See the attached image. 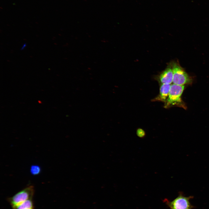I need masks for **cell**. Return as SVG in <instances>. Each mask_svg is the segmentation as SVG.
Wrapping results in <instances>:
<instances>
[{
	"label": "cell",
	"instance_id": "7a4b0ae2",
	"mask_svg": "<svg viewBox=\"0 0 209 209\" xmlns=\"http://www.w3.org/2000/svg\"><path fill=\"white\" fill-rule=\"evenodd\" d=\"M193 196H185L181 192H179L177 197L172 201L165 199L163 201L170 209H192L194 207L190 200Z\"/></svg>",
	"mask_w": 209,
	"mask_h": 209
},
{
	"label": "cell",
	"instance_id": "3957f363",
	"mask_svg": "<svg viewBox=\"0 0 209 209\" xmlns=\"http://www.w3.org/2000/svg\"><path fill=\"white\" fill-rule=\"evenodd\" d=\"M171 67L173 73L172 82L174 84L183 85L191 82V79L188 74L178 63L172 62Z\"/></svg>",
	"mask_w": 209,
	"mask_h": 209
},
{
	"label": "cell",
	"instance_id": "8992f818",
	"mask_svg": "<svg viewBox=\"0 0 209 209\" xmlns=\"http://www.w3.org/2000/svg\"><path fill=\"white\" fill-rule=\"evenodd\" d=\"M170 86V84H162L160 87L159 98L161 100L165 101L167 99Z\"/></svg>",
	"mask_w": 209,
	"mask_h": 209
},
{
	"label": "cell",
	"instance_id": "9c48e42d",
	"mask_svg": "<svg viewBox=\"0 0 209 209\" xmlns=\"http://www.w3.org/2000/svg\"><path fill=\"white\" fill-rule=\"evenodd\" d=\"M136 133L138 136L141 138H144L146 135L145 131L141 128L138 129L136 130Z\"/></svg>",
	"mask_w": 209,
	"mask_h": 209
},
{
	"label": "cell",
	"instance_id": "52a82bcc",
	"mask_svg": "<svg viewBox=\"0 0 209 209\" xmlns=\"http://www.w3.org/2000/svg\"><path fill=\"white\" fill-rule=\"evenodd\" d=\"M12 209H34L33 198L28 199Z\"/></svg>",
	"mask_w": 209,
	"mask_h": 209
},
{
	"label": "cell",
	"instance_id": "6da1fadb",
	"mask_svg": "<svg viewBox=\"0 0 209 209\" xmlns=\"http://www.w3.org/2000/svg\"><path fill=\"white\" fill-rule=\"evenodd\" d=\"M34 189L33 186H28L8 199L12 209L28 199L33 198Z\"/></svg>",
	"mask_w": 209,
	"mask_h": 209
},
{
	"label": "cell",
	"instance_id": "ba28073f",
	"mask_svg": "<svg viewBox=\"0 0 209 209\" xmlns=\"http://www.w3.org/2000/svg\"><path fill=\"white\" fill-rule=\"evenodd\" d=\"M41 171V167L39 165H32L30 168V172L33 175H36L39 174Z\"/></svg>",
	"mask_w": 209,
	"mask_h": 209
},
{
	"label": "cell",
	"instance_id": "5b68a950",
	"mask_svg": "<svg viewBox=\"0 0 209 209\" xmlns=\"http://www.w3.org/2000/svg\"><path fill=\"white\" fill-rule=\"evenodd\" d=\"M173 73L171 66L167 68L160 75L159 80L162 84H170L173 81Z\"/></svg>",
	"mask_w": 209,
	"mask_h": 209
},
{
	"label": "cell",
	"instance_id": "277c9868",
	"mask_svg": "<svg viewBox=\"0 0 209 209\" xmlns=\"http://www.w3.org/2000/svg\"><path fill=\"white\" fill-rule=\"evenodd\" d=\"M184 88V85L173 84L171 85L168 97L167 99L169 105L179 102Z\"/></svg>",
	"mask_w": 209,
	"mask_h": 209
}]
</instances>
